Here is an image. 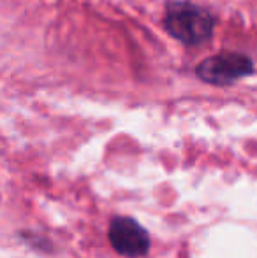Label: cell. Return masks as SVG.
Listing matches in <instances>:
<instances>
[{
    "label": "cell",
    "instance_id": "6da1fadb",
    "mask_svg": "<svg viewBox=\"0 0 257 258\" xmlns=\"http://www.w3.org/2000/svg\"><path fill=\"white\" fill-rule=\"evenodd\" d=\"M164 23L175 39L187 46L208 42L213 35V16L206 9L190 2H169Z\"/></svg>",
    "mask_w": 257,
    "mask_h": 258
},
{
    "label": "cell",
    "instance_id": "7a4b0ae2",
    "mask_svg": "<svg viewBox=\"0 0 257 258\" xmlns=\"http://www.w3.org/2000/svg\"><path fill=\"white\" fill-rule=\"evenodd\" d=\"M254 72V63L248 56L240 53H220L202 60L195 74L210 85H231L236 79Z\"/></svg>",
    "mask_w": 257,
    "mask_h": 258
},
{
    "label": "cell",
    "instance_id": "3957f363",
    "mask_svg": "<svg viewBox=\"0 0 257 258\" xmlns=\"http://www.w3.org/2000/svg\"><path fill=\"white\" fill-rule=\"evenodd\" d=\"M108 235L115 251L127 258L144 256L150 249V235L132 218H115Z\"/></svg>",
    "mask_w": 257,
    "mask_h": 258
}]
</instances>
